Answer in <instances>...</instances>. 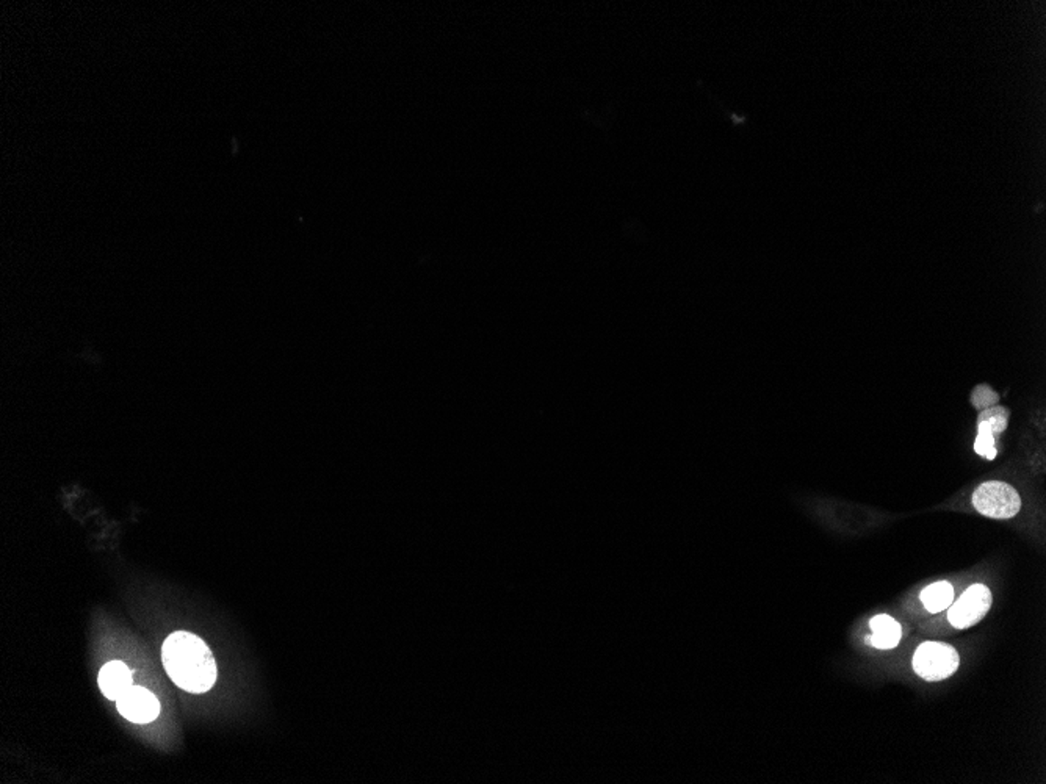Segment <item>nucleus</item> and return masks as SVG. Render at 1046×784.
Listing matches in <instances>:
<instances>
[{
  "instance_id": "f257e3e1",
  "label": "nucleus",
  "mask_w": 1046,
  "mask_h": 784,
  "mask_svg": "<svg viewBox=\"0 0 1046 784\" xmlns=\"http://www.w3.org/2000/svg\"><path fill=\"white\" fill-rule=\"evenodd\" d=\"M164 670L176 686L204 693L217 681V663L208 644L191 632H173L162 647Z\"/></svg>"
},
{
  "instance_id": "f03ea898",
  "label": "nucleus",
  "mask_w": 1046,
  "mask_h": 784,
  "mask_svg": "<svg viewBox=\"0 0 1046 784\" xmlns=\"http://www.w3.org/2000/svg\"><path fill=\"white\" fill-rule=\"evenodd\" d=\"M973 506L984 517L1007 520L1022 509V498L1014 487L1001 480H987L973 493Z\"/></svg>"
},
{
  "instance_id": "7ed1b4c3",
  "label": "nucleus",
  "mask_w": 1046,
  "mask_h": 784,
  "mask_svg": "<svg viewBox=\"0 0 1046 784\" xmlns=\"http://www.w3.org/2000/svg\"><path fill=\"white\" fill-rule=\"evenodd\" d=\"M959 653L943 642H925L913 655V670L923 680L931 683L949 678L959 669Z\"/></svg>"
},
{
  "instance_id": "20e7f679",
  "label": "nucleus",
  "mask_w": 1046,
  "mask_h": 784,
  "mask_svg": "<svg viewBox=\"0 0 1046 784\" xmlns=\"http://www.w3.org/2000/svg\"><path fill=\"white\" fill-rule=\"evenodd\" d=\"M992 606V592L982 584H974L949 606V623L957 630H967L980 623Z\"/></svg>"
},
{
  "instance_id": "39448f33",
  "label": "nucleus",
  "mask_w": 1046,
  "mask_h": 784,
  "mask_svg": "<svg viewBox=\"0 0 1046 784\" xmlns=\"http://www.w3.org/2000/svg\"><path fill=\"white\" fill-rule=\"evenodd\" d=\"M118 701V711L122 718H128L135 724H149L158 718L160 703L154 693L145 687H130L128 692L121 695Z\"/></svg>"
},
{
  "instance_id": "423d86ee",
  "label": "nucleus",
  "mask_w": 1046,
  "mask_h": 784,
  "mask_svg": "<svg viewBox=\"0 0 1046 784\" xmlns=\"http://www.w3.org/2000/svg\"><path fill=\"white\" fill-rule=\"evenodd\" d=\"M99 687L109 700H118L132 687V674L126 664L111 661L99 672Z\"/></svg>"
},
{
  "instance_id": "0eeeda50",
  "label": "nucleus",
  "mask_w": 1046,
  "mask_h": 784,
  "mask_svg": "<svg viewBox=\"0 0 1046 784\" xmlns=\"http://www.w3.org/2000/svg\"><path fill=\"white\" fill-rule=\"evenodd\" d=\"M873 636L866 639V642L870 645H874L876 648L881 650H890L900 644V638H902V630L898 621L891 619L890 615H876L870 623Z\"/></svg>"
},
{
  "instance_id": "6e6552de",
  "label": "nucleus",
  "mask_w": 1046,
  "mask_h": 784,
  "mask_svg": "<svg viewBox=\"0 0 1046 784\" xmlns=\"http://www.w3.org/2000/svg\"><path fill=\"white\" fill-rule=\"evenodd\" d=\"M954 600V589L951 584L946 581H938L926 587L921 594V602L925 603L926 609L937 614L942 612L944 609L949 608Z\"/></svg>"
},
{
  "instance_id": "1a4fd4ad",
  "label": "nucleus",
  "mask_w": 1046,
  "mask_h": 784,
  "mask_svg": "<svg viewBox=\"0 0 1046 784\" xmlns=\"http://www.w3.org/2000/svg\"><path fill=\"white\" fill-rule=\"evenodd\" d=\"M1007 423H1009V412L999 406H992V408L982 410L980 418H978V426L992 432L993 437L1003 434L1007 427Z\"/></svg>"
},
{
  "instance_id": "9d476101",
  "label": "nucleus",
  "mask_w": 1046,
  "mask_h": 784,
  "mask_svg": "<svg viewBox=\"0 0 1046 784\" xmlns=\"http://www.w3.org/2000/svg\"><path fill=\"white\" fill-rule=\"evenodd\" d=\"M974 451L984 459L993 461L997 457V448H995V437L990 431H987L984 427H978V437L974 442Z\"/></svg>"
},
{
  "instance_id": "9b49d317",
  "label": "nucleus",
  "mask_w": 1046,
  "mask_h": 784,
  "mask_svg": "<svg viewBox=\"0 0 1046 784\" xmlns=\"http://www.w3.org/2000/svg\"><path fill=\"white\" fill-rule=\"evenodd\" d=\"M971 402H973L974 408L980 409V410H986V409L992 408V406L999 402V396L988 385H980V387H976L973 390Z\"/></svg>"
}]
</instances>
